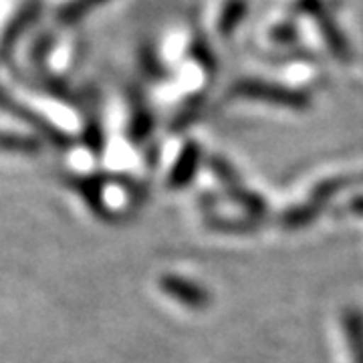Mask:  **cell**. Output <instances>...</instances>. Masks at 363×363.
Masks as SVG:
<instances>
[{"label": "cell", "instance_id": "cell-2", "mask_svg": "<svg viewBox=\"0 0 363 363\" xmlns=\"http://www.w3.org/2000/svg\"><path fill=\"white\" fill-rule=\"evenodd\" d=\"M111 0H52L51 13L59 23H75L79 18L89 16L93 11L105 6Z\"/></svg>", "mask_w": 363, "mask_h": 363}, {"label": "cell", "instance_id": "cell-1", "mask_svg": "<svg viewBox=\"0 0 363 363\" xmlns=\"http://www.w3.org/2000/svg\"><path fill=\"white\" fill-rule=\"evenodd\" d=\"M236 93H240L245 97H252V99H269V101H277V104H285L289 107H303L307 101L305 93L285 89L279 85L260 83V81H245L236 87Z\"/></svg>", "mask_w": 363, "mask_h": 363}, {"label": "cell", "instance_id": "cell-7", "mask_svg": "<svg viewBox=\"0 0 363 363\" xmlns=\"http://www.w3.org/2000/svg\"><path fill=\"white\" fill-rule=\"evenodd\" d=\"M350 335L353 341V350L357 347V353H359V363H363V323L357 317L351 321Z\"/></svg>", "mask_w": 363, "mask_h": 363}, {"label": "cell", "instance_id": "cell-4", "mask_svg": "<svg viewBox=\"0 0 363 363\" xmlns=\"http://www.w3.org/2000/svg\"><path fill=\"white\" fill-rule=\"evenodd\" d=\"M248 14V0H226L218 16V33L233 35Z\"/></svg>", "mask_w": 363, "mask_h": 363}, {"label": "cell", "instance_id": "cell-6", "mask_svg": "<svg viewBox=\"0 0 363 363\" xmlns=\"http://www.w3.org/2000/svg\"><path fill=\"white\" fill-rule=\"evenodd\" d=\"M271 37L279 43H295L298 37V28L295 25V21H283L279 25L274 26L271 30Z\"/></svg>", "mask_w": 363, "mask_h": 363}, {"label": "cell", "instance_id": "cell-3", "mask_svg": "<svg viewBox=\"0 0 363 363\" xmlns=\"http://www.w3.org/2000/svg\"><path fill=\"white\" fill-rule=\"evenodd\" d=\"M317 21V25L321 28V33L325 35V40H327V47L333 51V55L337 57V59H343V61H347L350 59V43L345 39V35L341 33V28L335 25V18H333V11H327L323 13L319 18H315Z\"/></svg>", "mask_w": 363, "mask_h": 363}, {"label": "cell", "instance_id": "cell-5", "mask_svg": "<svg viewBox=\"0 0 363 363\" xmlns=\"http://www.w3.org/2000/svg\"><path fill=\"white\" fill-rule=\"evenodd\" d=\"M339 9V0H293L289 6V16H311L319 18L327 11Z\"/></svg>", "mask_w": 363, "mask_h": 363}]
</instances>
